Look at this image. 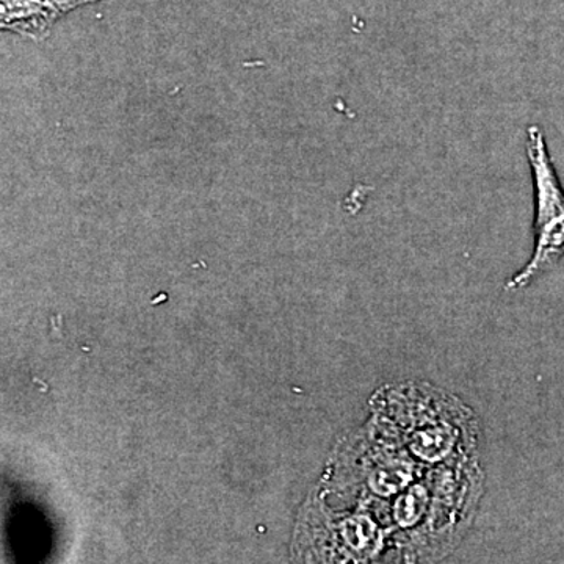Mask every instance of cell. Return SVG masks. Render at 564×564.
<instances>
[{
  "label": "cell",
  "instance_id": "obj_3",
  "mask_svg": "<svg viewBox=\"0 0 564 564\" xmlns=\"http://www.w3.org/2000/svg\"><path fill=\"white\" fill-rule=\"evenodd\" d=\"M527 158L534 188V248L524 269L505 285L507 291L529 288L564 256V188L540 126H530L527 131Z\"/></svg>",
  "mask_w": 564,
  "mask_h": 564
},
{
  "label": "cell",
  "instance_id": "obj_4",
  "mask_svg": "<svg viewBox=\"0 0 564 564\" xmlns=\"http://www.w3.org/2000/svg\"><path fill=\"white\" fill-rule=\"evenodd\" d=\"M101 0H0V31L43 41L66 14Z\"/></svg>",
  "mask_w": 564,
  "mask_h": 564
},
{
  "label": "cell",
  "instance_id": "obj_1",
  "mask_svg": "<svg viewBox=\"0 0 564 564\" xmlns=\"http://www.w3.org/2000/svg\"><path fill=\"white\" fill-rule=\"evenodd\" d=\"M484 492L477 456L429 469L386 510L391 563L437 562L451 555L474 524Z\"/></svg>",
  "mask_w": 564,
  "mask_h": 564
},
{
  "label": "cell",
  "instance_id": "obj_2",
  "mask_svg": "<svg viewBox=\"0 0 564 564\" xmlns=\"http://www.w3.org/2000/svg\"><path fill=\"white\" fill-rule=\"evenodd\" d=\"M372 419L426 466L477 456L480 423L454 393L421 381L386 384L370 400Z\"/></svg>",
  "mask_w": 564,
  "mask_h": 564
}]
</instances>
